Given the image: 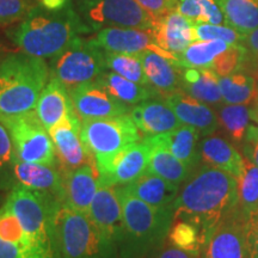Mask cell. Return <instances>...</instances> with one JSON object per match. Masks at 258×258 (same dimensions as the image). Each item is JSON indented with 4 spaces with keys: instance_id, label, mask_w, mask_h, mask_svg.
Masks as SVG:
<instances>
[{
    "instance_id": "6da1fadb",
    "label": "cell",
    "mask_w": 258,
    "mask_h": 258,
    "mask_svg": "<svg viewBox=\"0 0 258 258\" xmlns=\"http://www.w3.org/2000/svg\"><path fill=\"white\" fill-rule=\"evenodd\" d=\"M173 221H188L206 234L239 208L237 178L211 166L189 177L171 205Z\"/></svg>"
},
{
    "instance_id": "7a4b0ae2",
    "label": "cell",
    "mask_w": 258,
    "mask_h": 258,
    "mask_svg": "<svg viewBox=\"0 0 258 258\" xmlns=\"http://www.w3.org/2000/svg\"><path fill=\"white\" fill-rule=\"evenodd\" d=\"M92 32L73 6L50 11L36 5L15 28L6 30L9 40L28 55L53 59L71 42Z\"/></svg>"
},
{
    "instance_id": "3957f363",
    "label": "cell",
    "mask_w": 258,
    "mask_h": 258,
    "mask_svg": "<svg viewBox=\"0 0 258 258\" xmlns=\"http://www.w3.org/2000/svg\"><path fill=\"white\" fill-rule=\"evenodd\" d=\"M123 212L120 258H147L164 245L173 221L172 207H156L117 186Z\"/></svg>"
},
{
    "instance_id": "277c9868",
    "label": "cell",
    "mask_w": 258,
    "mask_h": 258,
    "mask_svg": "<svg viewBox=\"0 0 258 258\" xmlns=\"http://www.w3.org/2000/svg\"><path fill=\"white\" fill-rule=\"evenodd\" d=\"M48 79L44 59L23 51L6 54L0 60V117L34 110Z\"/></svg>"
},
{
    "instance_id": "5b68a950",
    "label": "cell",
    "mask_w": 258,
    "mask_h": 258,
    "mask_svg": "<svg viewBox=\"0 0 258 258\" xmlns=\"http://www.w3.org/2000/svg\"><path fill=\"white\" fill-rule=\"evenodd\" d=\"M31 240L50 258H62L56 234L59 200L49 194L15 185L5 200Z\"/></svg>"
},
{
    "instance_id": "8992f818",
    "label": "cell",
    "mask_w": 258,
    "mask_h": 258,
    "mask_svg": "<svg viewBox=\"0 0 258 258\" xmlns=\"http://www.w3.org/2000/svg\"><path fill=\"white\" fill-rule=\"evenodd\" d=\"M55 222L62 258H120L117 244L86 214L61 205Z\"/></svg>"
},
{
    "instance_id": "52a82bcc",
    "label": "cell",
    "mask_w": 258,
    "mask_h": 258,
    "mask_svg": "<svg viewBox=\"0 0 258 258\" xmlns=\"http://www.w3.org/2000/svg\"><path fill=\"white\" fill-rule=\"evenodd\" d=\"M106 71L105 50L95 38L82 36L71 42L64 49L50 59L49 78L55 79L69 90L96 80Z\"/></svg>"
},
{
    "instance_id": "ba28073f",
    "label": "cell",
    "mask_w": 258,
    "mask_h": 258,
    "mask_svg": "<svg viewBox=\"0 0 258 258\" xmlns=\"http://www.w3.org/2000/svg\"><path fill=\"white\" fill-rule=\"evenodd\" d=\"M0 122L9 131L18 159L57 166L53 140L35 109L21 115L3 116Z\"/></svg>"
},
{
    "instance_id": "9c48e42d",
    "label": "cell",
    "mask_w": 258,
    "mask_h": 258,
    "mask_svg": "<svg viewBox=\"0 0 258 258\" xmlns=\"http://www.w3.org/2000/svg\"><path fill=\"white\" fill-rule=\"evenodd\" d=\"M80 122L82 139L95 157L96 165L108 160L128 145L141 140L140 131L129 114Z\"/></svg>"
},
{
    "instance_id": "30bf717a",
    "label": "cell",
    "mask_w": 258,
    "mask_h": 258,
    "mask_svg": "<svg viewBox=\"0 0 258 258\" xmlns=\"http://www.w3.org/2000/svg\"><path fill=\"white\" fill-rule=\"evenodd\" d=\"M92 31L105 28L152 29L154 19L135 0H91L77 8Z\"/></svg>"
},
{
    "instance_id": "8fae6325",
    "label": "cell",
    "mask_w": 258,
    "mask_h": 258,
    "mask_svg": "<svg viewBox=\"0 0 258 258\" xmlns=\"http://www.w3.org/2000/svg\"><path fill=\"white\" fill-rule=\"evenodd\" d=\"M82 122L76 112H71L49 131L53 140L57 166L61 172L72 171L86 164H95V157L82 139Z\"/></svg>"
},
{
    "instance_id": "7c38bea8",
    "label": "cell",
    "mask_w": 258,
    "mask_h": 258,
    "mask_svg": "<svg viewBox=\"0 0 258 258\" xmlns=\"http://www.w3.org/2000/svg\"><path fill=\"white\" fill-rule=\"evenodd\" d=\"M148 160L150 146L141 139L122 148L108 160L97 164L99 183L112 186L127 185L147 172Z\"/></svg>"
},
{
    "instance_id": "4fadbf2b",
    "label": "cell",
    "mask_w": 258,
    "mask_h": 258,
    "mask_svg": "<svg viewBox=\"0 0 258 258\" xmlns=\"http://www.w3.org/2000/svg\"><path fill=\"white\" fill-rule=\"evenodd\" d=\"M70 96L80 121L114 117L131 111V106L116 99L97 79L71 90Z\"/></svg>"
},
{
    "instance_id": "5bb4252c",
    "label": "cell",
    "mask_w": 258,
    "mask_h": 258,
    "mask_svg": "<svg viewBox=\"0 0 258 258\" xmlns=\"http://www.w3.org/2000/svg\"><path fill=\"white\" fill-rule=\"evenodd\" d=\"M200 258H246L240 208L206 234Z\"/></svg>"
},
{
    "instance_id": "9a60e30c",
    "label": "cell",
    "mask_w": 258,
    "mask_h": 258,
    "mask_svg": "<svg viewBox=\"0 0 258 258\" xmlns=\"http://www.w3.org/2000/svg\"><path fill=\"white\" fill-rule=\"evenodd\" d=\"M88 217L103 234L118 244L123 233V212L117 186L99 183Z\"/></svg>"
},
{
    "instance_id": "2e32d148",
    "label": "cell",
    "mask_w": 258,
    "mask_h": 258,
    "mask_svg": "<svg viewBox=\"0 0 258 258\" xmlns=\"http://www.w3.org/2000/svg\"><path fill=\"white\" fill-rule=\"evenodd\" d=\"M62 173V205L89 214L90 206L99 186V175L95 164H86Z\"/></svg>"
},
{
    "instance_id": "e0dca14e",
    "label": "cell",
    "mask_w": 258,
    "mask_h": 258,
    "mask_svg": "<svg viewBox=\"0 0 258 258\" xmlns=\"http://www.w3.org/2000/svg\"><path fill=\"white\" fill-rule=\"evenodd\" d=\"M152 30L157 47L173 59L195 42L194 22L177 10L156 19Z\"/></svg>"
},
{
    "instance_id": "ac0fdd59",
    "label": "cell",
    "mask_w": 258,
    "mask_h": 258,
    "mask_svg": "<svg viewBox=\"0 0 258 258\" xmlns=\"http://www.w3.org/2000/svg\"><path fill=\"white\" fill-rule=\"evenodd\" d=\"M95 40L105 51L139 54L144 50L152 49L173 59L172 56L157 47L152 29L105 28L97 31Z\"/></svg>"
},
{
    "instance_id": "d6986e66",
    "label": "cell",
    "mask_w": 258,
    "mask_h": 258,
    "mask_svg": "<svg viewBox=\"0 0 258 258\" xmlns=\"http://www.w3.org/2000/svg\"><path fill=\"white\" fill-rule=\"evenodd\" d=\"M138 55L143 62L148 84L161 98L180 90L184 67L180 66L177 60L152 49L141 51Z\"/></svg>"
},
{
    "instance_id": "ffe728a7",
    "label": "cell",
    "mask_w": 258,
    "mask_h": 258,
    "mask_svg": "<svg viewBox=\"0 0 258 258\" xmlns=\"http://www.w3.org/2000/svg\"><path fill=\"white\" fill-rule=\"evenodd\" d=\"M129 115L145 137L167 133L182 125V122L178 120L165 99L158 97L134 105L129 111Z\"/></svg>"
},
{
    "instance_id": "44dd1931",
    "label": "cell",
    "mask_w": 258,
    "mask_h": 258,
    "mask_svg": "<svg viewBox=\"0 0 258 258\" xmlns=\"http://www.w3.org/2000/svg\"><path fill=\"white\" fill-rule=\"evenodd\" d=\"M182 124L198 129L202 137H209L219 127L218 116L208 104L189 96L182 90L164 97Z\"/></svg>"
},
{
    "instance_id": "7402d4cb",
    "label": "cell",
    "mask_w": 258,
    "mask_h": 258,
    "mask_svg": "<svg viewBox=\"0 0 258 258\" xmlns=\"http://www.w3.org/2000/svg\"><path fill=\"white\" fill-rule=\"evenodd\" d=\"M15 177L18 185L49 194L62 203V173L59 166L27 163L16 156Z\"/></svg>"
},
{
    "instance_id": "603a6c76",
    "label": "cell",
    "mask_w": 258,
    "mask_h": 258,
    "mask_svg": "<svg viewBox=\"0 0 258 258\" xmlns=\"http://www.w3.org/2000/svg\"><path fill=\"white\" fill-rule=\"evenodd\" d=\"M35 111L47 131L74 111L69 90L55 79L49 78L44 86Z\"/></svg>"
},
{
    "instance_id": "cb8c5ba5",
    "label": "cell",
    "mask_w": 258,
    "mask_h": 258,
    "mask_svg": "<svg viewBox=\"0 0 258 258\" xmlns=\"http://www.w3.org/2000/svg\"><path fill=\"white\" fill-rule=\"evenodd\" d=\"M200 137L201 134L199 133L198 129L182 124L167 133L145 138L151 143L165 147L177 159L194 169L200 160V150L198 146Z\"/></svg>"
},
{
    "instance_id": "d4e9b609",
    "label": "cell",
    "mask_w": 258,
    "mask_h": 258,
    "mask_svg": "<svg viewBox=\"0 0 258 258\" xmlns=\"http://www.w3.org/2000/svg\"><path fill=\"white\" fill-rule=\"evenodd\" d=\"M199 150L200 159L207 166L231 173L235 178L240 175L244 157L226 139L209 135L201 141Z\"/></svg>"
},
{
    "instance_id": "484cf974",
    "label": "cell",
    "mask_w": 258,
    "mask_h": 258,
    "mask_svg": "<svg viewBox=\"0 0 258 258\" xmlns=\"http://www.w3.org/2000/svg\"><path fill=\"white\" fill-rule=\"evenodd\" d=\"M122 186L135 198L156 207H169L179 192V185L150 172H145L134 182Z\"/></svg>"
},
{
    "instance_id": "4316f807",
    "label": "cell",
    "mask_w": 258,
    "mask_h": 258,
    "mask_svg": "<svg viewBox=\"0 0 258 258\" xmlns=\"http://www.w3.org/2000/svg\"><path fill=\"white\" fill-rule=\"evenodd\" d=\"M180 90L206 104L224 102L219 86V76L211 69H184Z\"/></svg>"
},
{
    "instance_id": "83f0119b",
    "label": "cell",
    "mask_w": 258,
    "mask_h": 258,
    "mask_svg": "<svg viewBox=\"0 0 258 258\" xmlns=\"http://www.w3.org/2000/svg\"><path fill=\"white\" fill-rule=\"evenodd\" d=\"M144 140L150 146V160H148L147 172L161 177L163 179L176 185H179L180 183L185 182L189 178L192 171L191 167L177 159L161 145L151 143L146 138H144Z\"/></svg>"
},
{
    "instance_id": "f1b7e54d",
    "label": "cell",
    "mask_w": 258,
    "mask_h": 258,
    "mask_svg": "<svg viewBox=\"0 0 258 258\" xmlns=\"http://www.w3.org/2000/svg\"><path fill=\"white\" fill-rule=\"evenodd\" d=\"M97 80L116 99L129 106L137 105L139 103L147 101L150 98H154V97H160L159 93L151 86L140 85V84L125 79L120 74L111 72V71H104Z\"/></svg>"
},
{
    "instance_id": "f546056e",
    "label": "cell",
    "mask_w": 258,
    "mask_h": 258,
    "mask_svg": "<svg viewBox=\"0 0 258 258\" xmlns=\"http://www.w3.org/2000/svg\"><path fill=\"white\" fill-rule=\"evenodd\" d=\"M219 86L226 104L249 105L258 97L257 80L252 74L238 71L225 77H219Z\"/></svg>"
},
{
    "instance_id": "4dcf8cb0",
    "label": "cell",
    "mask_w": 258,
    "mask_h": 258,
    "mask_svg": "<svg viewBox=\"0 0 258 258\" xmlns=\"http://www.w3.org/2000/svg\"><path fill=\"white\" fill-rule=\"evenodd\" d=\"M228 25L240 34L258 28V0H217Z\"/></svg>"
},
{
    "instance_id": "1f68e13d",
    "label": "cell",
    "mask_w": 258,
    "mask_h": 258,
    "mask_svg": "<svg viewBox=\"0 0 258 258\" xmlns=\"http://www.w3.org/2000/svg\"><path fill=\"white\" fill-rule=\"evenodd\" d=\"M230 46L224 41H195L176 59L184 69H211L215 59Z\"/></svg>"
},
{
    "instance_id": "d6a6232c",
    "label": "cell",
    "mask_w": 258,
    "mask_h": 258,
    "mask_svg": "<svg viewBox=\"0 0 258 258\" xmlns=\"http://www.w3.org/2000/svg\"><path fill=\"white\" fill-rule=\"evenodd\" d=\"M176 10L194 23L228 25L217 0H178Z\"/></svg>"
},
{
    "instance_id": "836d02e7",
    "label": "cell",
    "mask_w": 258,
    "mask_h": 258,
    "mask_svg": "<svg viewBox=\"0 0 258 258\" xmlns=\"http://www.w3.org/2000/svg\"><path fill=\"white\" fill-rule=\"evenodd\" d=\"M219 124L234 143H243L250 125V108L245 104H225L219 109Z\"/></svg>"
},
{
    "instance_id": "e575fe53",
    "label": "cell",
    "mask_w": 258,
    "mask_h": 258,
    "mask_svg": "<svg viewBox=\"0 0 258 258\" xmlns=\"http://www.w3.org/2000/svg\"><path fill=\"white\" fill-rule=\"evenodd\" d=\"M105 64L106 70L120 74L125 79L140 84V85L150 86L143 62L138 54L105 51Z\"/></svg>"
},
{
    "instance_id": "d590c367",
    "label": "cell",
    "mask_w": 258,
    "mask_h": 258,
    "mask_svg": "<svg viewBox=\"0 0 258 258\" xmlns=\"http://www.w3.org/2000/svg\"><path fill=\"white\" fill-rule=\"evenodd\" d=\"M237 190L241 212L258 208V166L245 157L243 169L237 177Z\"/></svg>"
},
{
    "instance_id": "8d00e7d4",
    "label": "cell",
    "mask_w": 258,
    "mask_h": 258,
    "mask_svg": "<svg viewBox=\"0 0 258 258\" xmlns=\"http://www.w3.org/2000/svg\"><path fill=\"white\" fill-rule=\"evenodd\" d=\"M0 238L10 241V243L17 244L23 249L38 251V252L46 254L31 240V238L24 231L21 221L16 217L15 213L5 205V202L0 207ZM46 256L49 257L48 254Z\"/></svg>"
},
{
    "instance_id": "74e56055",
    "label": "cell",
    "mask_w": 258,
    "mask_h": 258,
    "mask_svg": "<svg viewBox=\"0 0 258 258\" xmlns=\"http://www.w3.org/2000/svg\"><path fill=\"white\" fill-rule=\"evenodd\" d=\"M203 240L205 234L202 231L188 221H172L167 234V241L171 245L194 254H200Z\"/></svg>"
},
{
    "instance_id": "f35d334b",
    "label": "cell",
    "mask_w": 258,
    "mask_h": 258,
    "mask_svg": "<svg viewBox=\"0 0 258 258\" xmlns=\"http://www.w3.org/2000/svg\"><path fill=\"white\" fill-rule=\"evenodd\" d=\"M16 153L9 131L0 122V191H11L17 184L15 177Z\"/></svg>"
},
{
    "instance_id": "ab89813d",
    "label": "cell",
    "mask_w": 258,
    "mask_h": 258,
    "mask_svg": "<svg viewBox=\"0 0 258 258\" xmlns=\"http://www.w3.org/2000/svg\"><path fill=\"white\" fill-rule=\"evenodd\" d=\"M195 41H224L230 44H241L244 35L231 25L194 23Z\"/></svg>"
},
{
    "instance_id": "60d3db41",
    "label": "cell",
    "mask_w": 258,
    "mask_h": 258,
    "mask_svg": "<svg viewBox=\"0 0 258 258\" xmlns=\"http://www.w3.org/2000/svg\"><path fill=\"white\" fill-rule=\"evenodd\" d=\"M246 50L243 44H232L228 49L219 55L213 62L211 70L214 71L219 77H225L228 74L243 71Z\"/></svg>"
},
{
    "instance_id": "b9f144b4",
    "label": "cell",
    "mask_w": 258,
    "mask_h": 258,
    "mask_svg": "<svg viewBox=\"0 0 258 258\" xmlns=\"http://www.w3.org/2000/svg\"><path fill=\"white\" fill-rule=\"evenodd\" d=\"M36 5L37 0H0V27L22 22Z\"/></svg>"
},
{
    "instance_id": "7bdbcfd3",
    "label": "cell",
    "mask_w": 258,
    "mask_h": 258,
    "mask_svg": "<svg viewBox=\"0 0 258 258\" xmlns=\"http://www.w3.org/2000/svg\"><path fill=\"white\" fill-rule=\"evenodd\" d=\"M246 258H258V208L243 212Z\"/></svg>"
},
{
    "instance_id": "ee69618b",
    "label": "cell",
    "mask_w": 258,
    "mask_h": 258,
    "mask_svg": "<svg viewBox=\"0 0 258 258\" xmlns=\"http://www.w3.org/2000/svg\"><path fill=\"white\" fill-rule=\"evenodd\" d=\"M241 44L246 50V57H245L243 71H245V72L249 71L250 73L258 64V28L245 34Z\"/></svg>"
},
{
    "instance_id": "f6af8a7d",
    "label": "cell",
    "mask_w": 258,
    "mask_h": 258,
    "mask_svg": "<svg viewBox=\"0 0 258 258\" xmlns=\"http://www.w3.org/2000/svg\"><path fill=\"white\" fill-rule=\"evenodd\" d=\"M0 258H49L38 251L23 249L17 244L0 238Z\"/></svg>"
},
{
    "instance_id": "bcb514c9",
    "label": "cell",
    "mask_w": 258,
    "mask_h": 258,
    "mask_svg": "<svg viewBox=\"0 0 258 258\" xmlns=\"http://www.w3.org/2000/svg\"><path fill=\"white\" fill-rule=\"evenodd\" d=\"M140 4L154 19L165 16L176 10L178 0H135Z\"/></svg>"
},
{
    "instance_id": "7dc6e473",
    "label": "cell",
    "mask_w": 258,
    "mask_h": 258,
    "mask_svg": "<svg viewBox=\"0 0 258 258\" xmlns=\"http://www.w3.org/2000/svg\"><path fill=\"white\" fill-rule=\"evenodd\" d=\"M244 157L258 166V127L250 124L243 140Z\"/></svg>"
},
{
    "instance_id": "c3c4849f",
    "label": "cell",
    "mask_w": 258,
    "mask_h": 258,
    "mask_svg": "<svg viewBox=\"0 0 258 258\" xmlns=\"http://www.w3.org/2000/svg\"><path fill=\"white\" fill-rule=\"evenodd\" d=\"M147 258H200L199 254H194L186 251H183L175 247L170 243L159 247L157 251H154L152 254H150Z\"/></svg>"
},
{
    "instance_id": "681fc988",
    "label": "cell",
    "mask_w": 258,
    "mask_h": 258,
    "mask_svg": "<svg viewBox=\"0 0 258 258\" xmlns=\"http://www.w3.org/2000/svg\"><path fill=\"white\" fill-rule=\"evenodd\" d=\"M37 5L50 11H60L73 6L72 0H37Z\"/></svg>"
},
{
    "instance_id": "f907efd6",
    "label": "cell",
    "mask_w": 258,
    "mask_h": 258,
    "mask_svg": "<svg viewBox=\"0 0 258 258\" xmlns=\"http://www.w3.org/2000/svg\"><path fill=\"white\" fill-rule=\"evenodd\" d=\"M250 115H251V120L256 122L258 125V99H256V101L252 103V106L250 108Z\"/></svg>"
},
{
    "instance_id": "816d5d0a",
    "label": "cell",
    "mask_w": 258,
    "mask_h": 258,
    "mask_svg": "<svg viewBox=\"0 0 258 258\" xmlns=\"http://www.w3.org/2000/svg\"><path fill=\"white\" fill-rule=\"evenodd\" d=\"M89 2H91V0H72L73 5H76L77 8H78V6H80V5H83V4H86V3H89Z\"/></svg>"
},
{
    "instance_id": "f5cc1de1",
    "label": "cell",
    "mask_w": 258,
    "mask_h": 258,
    "mask_svg": "<svg viewBox=\"0 0 258 258\" xmlns=\"http://www.w3.org/2000/svg\"><path fill=\"white\" fill-rule=\"evenodd\" d=\"M6 54H8V51L5 50V47H4V44L2 43V42H0V60L3 59V57H4Z\"/></svg>"
},
{
    "instance_id": "db71d44e",
    "label": "cell",
    "mask_w": 258,
    "mask_h": 258,
    "mask_svg": "<svg viewBox=\"0 0 258 258\" xmlns=\"http://www.w3.org/2000/svg\"><path fill=\"white\" fill-rule=\"evenodd\" d=\"M250 74H252L254 78H256V80H257V85H258V64H257L256 67H254V69H253L252 71H251ZM257 99H258V97H257Z\"/></svg>"
},
{
    "instance_id": "11a10c76",
    "label": "cell",
    "mask_w": 258,
    "mask_h": 258,
    "mask_svg": "<svg viewBox=\"0 0 258 258\" xmlns=\"http://www.w3.org/2000/svg\"><path fill=\"white\" fill-rule=\"evenodd\" d=\"M2 192H3V191H0V207H2V206L4 205V203H3V205H2V202H3V201H5V200H6V199H5V200L3 199V196H2Z\"/></svg>"
}]
</instances>
